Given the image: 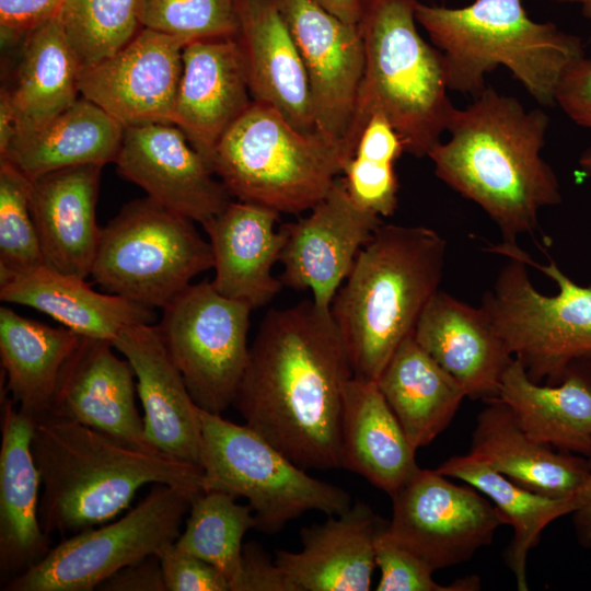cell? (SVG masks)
Segmentation results:
<instances>
[{"label":"cell","instance_id":"obj_6","mask_svg":"<svg viewBox=\"0 0 591 591\" xmlns=\"http://www.w3.org/2000/svg\"><path fill=\"white\" fill-rule=\"evenodd\" d=\"M418 0H364L358 24L364 70L345 139L348 154L374 113L399 134L405 152L421 158L441 141L455 109L441 53L417 30Z\"/></svg>","mask_w":591,"mask_h":591},{"label":"cell","instance_id":"obj_50","mask_svg":"<svg viewBox=\"0 0 591 591\" xmlns=\"http://www.w3.org/2000/svg\"><path fill=\"white\" fill-rule=\"evenodd\" d=\"M554 1L580 4L583 16L591 23V0H554Z\"/></svg>","mask_w":591,"mask_h":591},{"label":"cell","instance_id":"obj_36","mask_svg":"<svg viewBox=\"0 0 591 591\" xmlns=\"http://www.w3.org/2000/svg\"><path fill=\"white\" fill-rule=\"evenodd\" d=\"M253 528L256 519L248 505L223 491L204 490L193 497L175 545L215 566L231 587L240 570L243 537Z\"/></svg>","mask_w":591,"mask_h":591},{"label":"cell","instance_id":"obj_22","mask_svg":"<svg viewBox=\"0 0 591 591\" xmlns=\"http://www.w3.org/2000/svg\"><path fill=\"white\" fill-rule=\"evenodd\" d=\"M414 337L459 382L466 397L485 403L498 398L513 357L480 306L439 290L420 315Z\"/></svg>","mask_w":591,"mask_h":591},{"label":"cell","instance_id":"obj_35","mask_svg":"<svg viewBox=\"0 0 591 591\" xmlns=\"http://www.w3.org/2000/svg\"><path fill=\"white\" fill-rule=\"evenodd\" d=\"M81 70L58 15L27 36L15 84L3 91L16 137L39 128L78 100Z\"/></svg>","mask_w":591,"mask_h":591},{"label":"cell","instance_id":"obj_8","mask_svg":"<svg viewBox=\"0 0 591 591\" xmlns=\"http://www.w3.org/2000/svg\"><path fill=\"white\" fill-rule=\"evenodd\" d=\"M349 159L341 144L253 101L220 139L211 169L237 200L301 213L327 196Z\"/></svg>","mask_w":591,"mask_h":591},{"label":"cell","instance_id":"obj_38","mask_svg":"<svg viewBox=\"0 0 591 591\" xmlns=\"http://www.w3.org/2000/svg\"><path fill=\"white\" fill-rule=\"evenodd\" d=\"M138 18L142 27L187 44L239 32L236 0H140Z\"/></svg>","mask_w":591,"mask_h":591},{"label":"cell","instance_id":"obj_19","mask_svg":"<svg viewBox=\"0 0 591 591\" xmlns=\"http://www.w3.org/2000/svg\"><path fill=\"white\" fill-rule=\"evenodd\" d=\"M173 124L211 167L217 144L252 104L241 45L233 37L198 39L183 48Z\"/></svg>","mask_w":591,"mask_h":591},{"label":"cell","instance_id":"obj_46","mask_svg":"<svg viewBox=\"0 0 591 591\" xmlns=\"http://www.w3.org/2000/svg\"><path fill=\"white\" fill-rule=\"evenodd\" d=\"M104 591H166L157 555L132 563L104 580L97 588Z\"/></svg>","mask_w":591,"mask_h":591},{"label":"cell","instance_id":"obj_3","mask_svg":"<svg viewBox=\"0 0 591 591\" xmlns=\"http://www.w3.org/2000/svg\"><path fill=\"white\" fill-rule=\"evenodd\" d=\"M32 449L42 478L39 519L49 536L114 520L148 484L204 491L200 466L51 414L35 420Z\"/></svg>","mask_w":591,"mask_h":591},{"label":"cell","instance_id":"obj_18","mask_svg":"<svg viewBox=\"0 0 591 591\" xmlns=\"http://www.w3.org/2000/svg\"><path fill=\"white\" fill-rule=\"evenodd\" d=\"M113 348L108 340L81 336L60 372L49 414L105 432L127 445L158 452L146 438L136 406L132 368Z\"/></svg>","mask_w":591,"mask_h":591},{"label":"cell","instance_id":"obj_25","mask_svg":"<svg viewBox=\"0 0 591 591\" xmlns=\"http://www.w3.org/2000/svg\"><path fill=\"white\" fill-rule=\"evenodd\" d=\"M236 11L253 101L274 106L299 130L317 131L305 67L277 0H236Z\"/></svg>","mask_w":591,"mask_h":591},{"label":"cell","instance_id":"obj_43","mask_svg":"<svg viewBox=\"0 0 591 591\" xmlns=\"http://www.w3.org/2000/svg\"><path fill=\"white\" fill-rule=\"evenodd\" d=\"M231 591H296L294 586L255 541L243 545L239 573Z\"/></svg>","mask_w":591,"mask_h":591},{"label":"cell","instance_id":"obj_47","mask_svg":"<svg viewBox=\"0 0 591 591\" xmlns=\"http://www.w3.org/2000/svg\"><path fill=\"white\" fill-rule=\"evenodd\" d=\"M580 505L572 513L577 537L581 545L591 547V474L578 493Z\"/></svg>","mask_w":591,"mask_h":591},{"label":"cell","instance_id":"obj_21","mask_svg":"<svg viewBox=\"0 0 591 591\" xmlns=\"http://www.w3.org/2000/svg\"><path fill=\"white\" fill-rule=\"evenodd\" d=\"M0 571L4 583L40 561L50 538L40 524L42 478L32 449L35 420L1 398Z\"/></svg>","mask_w":591,"mask_h":591},{"label":"cell","instance_id":"obj_41","mask_svg":"<svg viewBox=\"0 0 591 591\" xmlns=\"http://www.w3.org/2000/svg\"><path fill=\"white\" fill-rule=\"evenodd\" d=\"M397 160L382 154L355 152L346 162L341 177L351 200L361 209L382 217L397 207Z\"/></svg>","mask_w":591,"mask_h":591},{"label":"cell","instance_id":"obj_16","mask_svg":"<svg viewBox=\"0 0 591 591\" xmlns=\"http://www.w3.org/2000/svg\"><path fill=\"white\" fill-rule=\"evenodd\" d=\"M186 44L143 27L115 54L81 70L80 93L125 128L173 124Z\"/></svg>","mask_w":591,"mask_h":591},{"label":"cell","instance_id":"obj_26","mask_svg":"<svg viewBox=\"0 0 591 591\" xmlns=\"http://www.w3.org/2000/svg\"><path fill=\"white\" fill-rule=\"evenodd\" d=\"M102 167L78 165L30 179L45 264L84 279L91 275L102 235L95 213Z\"/></svg>","mask_w":591,"mask_h":591},{"label":"cell","instance_id":"obj_45","mask_svg":"<svg viewBox=\"0 0 591 591\" xmlns=\"http://www.w3.org/2000/svg\"><path fill=\"white\" fill-rule=\"evenodd\" d=\"M555 104L577 125L591 128V57L577 60L565 73Z\"/></svg>","mask_w":591,"mask_h":591},{"label":"cell","instance_id":"obj_44","mask_svg":"<svg viewBox=\"0 0 591 591\" xmlns=\"http://www.w3.org/2000/svg\"><path fill=\"white\" fill-rule=\"evenodd\" d=\"M66 0H0L1 38L12 42L28 36L58 15Z\"/></svg>","mask_w":591,"mask_h":591},{"label":"cell","instance_id":"obj_7","mask_svg":"<svg viewBox=\"0 0 591 591\" xmlns=\"http://www.w3.org/2000/svg\"><path fill=\"white\" fill-rule=\"evenodd\" d=\"M488 251L511 260L480 308L533 382L558 383L573 361L591 358V283H576L553 259L536 263L517 243Z\"/></svg>","mask_w":591,"mask_h":591},{"label":"cell","instance_id":"obj_40","mask_svg":"<svg viewBox=\"0 0 591 591\" xmlns=\"http://www.w3.org/2000/svg\"><path fill=\"white\" fill-rule=\"evenodd\" d=\"M387 523V522H386ZM380 530L374 543L375 566L380 570L378 591H474L480 589L477 577L457 579L440 584L432 578L434 572L422 559L392 540Z\"/></svg>","mask_w":591,"mask_h":591},{"label":"cell","instance_id":"obj_11","mask_svg":"<svg viewBox=\"0 0 591 591\" xmlns=\"http://www.w3.org/2000/svg\"><path fill=\"white\" fill-rule=\"evenodd\" d=\"M195 495L155 484L121 518L68 536L36 565L4 583L2 590H95L119 569L175 542Z\"/></svg>","mask_w":591,"mask_h":591},{"label":"cell","instance_id":"obj_4","mask_svg":"<svg viewBox=\"0 0 591 591\" xmlns=\"http://www.w3.org/2000/svg\"><path fill=\"white\" fill-rule=\"evenodd\" d=\"M447 242L422 225L381 224L331 305L355 378L375 381L439 291Z\"/></svg>","mask_w":591,"mask_h":591},{"label":"cell","instance_id":"obj_48","mask_svg":"<svg viewBox=\"0 0 591 591\" xmlns=\"http://www.w3.org/2000/svg\"><path fill=\"white\" fill-rule=\"evenodd\" d=\"M323 9L346 23L358 25L364 0H313Z\"/></svg>","mask_w":591,"mask_h":591},{"label":"cell","instance_id":"obj_37","mask_svg":"<svg viewBox=\"0 0 591 591\" xmlns=\"http://www.w3.org/2000/svg\"><path fill=\"white\" fill-rule=\"evenodd\" d=\"M140 0H66L58 13L81 69L123 48L138 33Z\"/></svg>","mask_w":591,"mask_h":591},{"label":"cell","instance_id":"obj_30","mask_svg":"<svg viewBox=\"0 0 591 591\" xmlns=\"http://www.w3.org/2000/svg\"><path fill=\"white\" fill-rule=\"evenodd\" d=\"M415 454L376 382L352 376L344 395L343 467L392 497L420 470Z\"/></svg>","mask_w":591,"mask_h":591},{"label":"cell","instance_id":"obj_14","mask_svg":"<svg viewBox=\"0 0 591 591\" xmlns=\"http://www.w3.org/2000/svg\"><path fill=\"white\" fill-rule=\"evenodd\" d=\"M277 3L305 67L315 128L346 150L364 70L359 26L344 22L313 0Z\"/></svg>","mask_w":591,"mask_h":591},{"label":"cell","instance_id":"obj_1","mask_svg":"<svg viewBox=\"0 0 591 591\" xmlns=\"http://www.w3.org/2000/svg\"><path fill=\"white\" fill-rule=\"evenodd\" d=\"M352 376L331 311L303 300L266 313L233 404L245 425L297 465L338 468L344 395Z\"/></svg>","mask_w":591,"mask_h":591},{"label":"cell","instance_id":"obj_20","mask_svg":"<svg viewBox=\"0 0 591 591\" xmlns=\"http://www.w3.org/2000/svg\"><path fill=\"white\" fill-rule=\"evenodd\" d=\"M112 344L132 368L148 442L166 456L200 466L199 407L170 356L158 325L128 326Z\"/></svg>","mask_w":591,"mask_h":591},{"label":"cell","instance_id":"obj_10","mask_svg":"<svg viewBox=\"0 0 591 591\" xmlns=\"http://www.w3.org/2000/svg\"><path fill=\"white\" fill-rule=\"evenodd\" d=\"M193 222L149 197L129 202L102 228L91 276L112 294L163 309L213 266Z\"/></svg>","mask_w":591,"mask_h":591},{"label":"cell","instance_id":"obj_12","mask_svg":"<svg viewBox=\"0 0 591 591\" xmlns=\"http://www.w3.org/2000/svg\"><path fill=\"white\" fill-rule=\"evenodd\" d=\"M252 310L211 281L190 283L163 308L157 325L199 408L221 414L233 404L248 361Z\"/></svg>","mask_w":591,"mask_h":591},{"label":"cell","instance_id":"obj_51","mask_svg":"<svg viewBox=\"0 0 591 591\" xmlns=\"http://www.w3.org/2000/svg\"><path fill=\"white\" fill-rule=\"evenodd\" d=\"M579 166L584 174L591 176V148L581 154L579 159Z\"/></svg>","mask_w":591,"mask_h":591},{"label":"cell","instance_id":"obj_32","mask_svg":"<svg viewBox=\"0 0 591 591\" xmlns=\"http://www.w3.org/2000/svg\"><path fill=\"white\" fill-rule=\"evenodd\" d=\"M376 384L417 451L443 432L463 399V387L415 339L403 340Z\"/></svg>","mask_w":591,"mask_h":591},{"label":"cell","instance_id":"obj_23","mask_svg":"<svg viewBox=\"0 0 591 591\" xmlns=\"http://www.w3.org/2000/svg\"><path fill=\"white\" fill-rule=\"evenodd\" d=\"M386 524L364 502L300 532L302 548L278 551L275 561L296 591H368L375 566L374 543Z\"/></svg>","mask_w":591,"mask_h":591},{"label":"cell","instance_id":"obj_31","mask_svg":"<svg viewBox=\"0 0 591 591\" xmlns=\"http://www.w3.org/2000/svg\"><path fill=\"white\" fill-rule=\"evenodd\" d=\"M125 127L85 97L37 129L20 135L0 157L28 179L85 164L115 162Z\"/></svg>","mask_w":591,"mask_h":591},{"label":"cell","instance_id":"obj_39","mask_svg":"<svg viewBox=\"0 0 591 591\" xmlns=\"http://www.w3.org/2000/svg\"><path fill=\"white\" fill-rule=\"evenodd\" d=\"M31 181L0 160V268L21 269L45 264L34 222Z\"/></svg>","mask_w":591,"mask_h":591},{"label":"cell","instance_id":"obj_27","mask_svg":"<svg viewBox=\"0 0 591 591\" xmlns=\"http://www.w3.org/2000/svg\"><path fill=\"white\" fill-rule=\"evenodd\" d=\"M0 300L40 311L82 337L111 343L121 329L157 320L153 308L97 292L84 278L46 264L0 268Z\"/></svg>","mask_w":591,"mask_h":591},{"label":"cell","instance_id":"obj_9","mask_svg":"<svg viewBox=\"0 0 591 591\" xmlns=\"http://www.w3.org/2000/svg\"><path fill=\"white\" fill-rule=\"evenodd\" d=\"M204 490L247 500L257 530L275 534L308 511L338 515L351 506L343 488L309 475L247 425L199 408Z\"/></svg>","mask_w":591,"mask_h":591},{"label":"cell","instance_id":"obj_28","mask_svg":"<svg viewBox=\"0 0 591 591\" xmlns=\"http://www.w3.org/2000/svg\"><path fill=\"white\" fill-rule=\"evenodd\" d=\"M498 398L536 441L584 457L591 452V358L573 361L558 383L545 385L513 358Z\"/></svg>","mask_w":591,"mask_h":591},{"label":"cell","instance_id":"obj_34","mask_svg":"<svg viewBox=\"0 0 591 591\" xmlns=\"http://www.w3.org/2000/svg\"><path fill=\"white\" fill-rule=\"evenodd\" d=\"M436 470L476 488L493 502L503 524L511 525L513 536L505 553V560L514 576L517 589L526 591L530 551L538 544L542 532L549 523L579 508V496L549 497L529 490L471 452L452 456Z\"/></svg>","mask_w":591,"mask_h":591},{"label":"cell","instance_id":"obj_13","mask_svg":"<svg viewBox=\"0 0 591 591\" xmlns=\"http://www.w3.org/2000/svg\"><path fill=\"white\" fill-rule=\"evenodd\" d=\"M391 498L386 533L433 571L471 559L503 524L486 496L437 470L420 468Z\"/></svg>","mask_w":591,"mask_h":591},{"label":"cell","instance_id":"obj_17","mask_svg":"<svg viewBox=\"0 0 591 591\" xmlns=\"http://www.w3.org/2000/svg\"><path fill=\"white\" fill-rule=\"evenodd\" d=\"M115 163L119 174L149 198L200 224L232 200L205 158L174 124L125 128Z\"/></svg>","mask_w":591,"mask_h":591},{"label":"cell","instance_id":"obj_33","mask_svg":"<svg viewBox=\"0 0 591 591\" xmlns=\"http://www.w3.org/2000/svg\"><path fill=\"white\" fill-rule=\"evenodd\" d=\"M81 336L0 308V359L7 391L19 409L37 420L49 414L60 372Z\"/></svg>","mask_w":591,"mask_h":591},{"label":"cell","instance_id":"obj_42","mask_svg":"<svg viewBox=\"0 0 591 591\" xmlns=\"http://www.w3.org/2000/svg\"><path fill=\"white\" fill-rule=\"evenodd\" d=\"M159 558L166 591H231L227 577L206 560L179 549L162 547Z\"/></svg>","mask_w":591,"mask_h":591},{"label":"cell","instance_id":"obj_2","mask_svg":"<svg viewBox=\"0 0 591 591\" xmlns=\"http://www.w3.org/2000/svg\"><path fill=\"white\" fill-rule=\"evenodd\" d=\"M548 124L543 111L525 109L486 86L468 106L454 109L449 139L427 155L437 177L494 220L503 243L533 234L540 210L561 201L557 176L541 153Z\"/></svg>","mask_w":591,"mask_h":591},{"label":"cell","instance_id":"obj_15","mask_svg":"<svg viewBox=\"0 0 591 591\" xmlns=\"http://www.w3.org/2000/svg\"><path fill=\"white\" fill-rule=\"evenodd\" d=\"M381 224L379 216L351 200L339 176L309 216L280 227L285 235L279 257L282 286L310 290L315 305L331 311L358 253Z\"/></svg>","mask_w":591,"mask_h":591},{"label":"cell","instance_id":"obj_49","mask_svg":"<svg viewBox=\"0 0 591 591\" xmlns=\"http://www.w3.org/2000/svg\"><path fill=\"white\" fill-rule=\"evenodd\" d=\"M16 137V124L4 92L0 96V157Z\"/></svg>","mask_w":591,"mask_h":591},{"label":"cell","instance_id":"obj_52","mask_svg":"<svg viewBox=\"0 0 591 591\" xmlns=\"http://www.w3.org/2000/svg\"><path fill=\"white\" fill-rule=\"evenodd\" d=\"M587 462H588V466L591 471V452L589 453V455L587 456Z\"/></svg>","mask_w":591,"mask_h":591},{"label":"cell","instance_id":"obj_5","mask_svg":"<svg viewBox=\"0 0 591 591\" xmlns=\"http://www.w3.org/2000/svg\"><path fill=\"white\" fill-rule=\"evenodd\" d=\"M416 20L441 53L449 90L477 96L503 66L542 105H554L567 70L584 56L580 37L529 18L521 0H475L463 8L418 1Z\"/></svg>","mask_w":591,"mask_h":591},{"label":"cell","instance_id":"obj_29","mask_svg":"<svg viewBox=\"0 0 591 591\" xmlns=\"http://www.w3.org/2000/svg\"><path fill=\"white\" fill-rule=\"evenodd\" d=\"M470 452L513 483L549 497L578 495L591 474L587 457L530 437L499 398L478 413Z\"/></svg>","mask_w":591,"mask_h":591},{"label":"cell","instance_id":"obj_24","mask_svg":"<svg viewBox=\"0 0 591 591\" xmlns=\"http://www.w3.org/2000/svg\"><path fill=\"white\" fill-rule=\"evenodd\" d=\"M279 212L242 200H231L201 224L212 252L213 287L252 309L269 303L282 283L273 274L285 242L275 229Z\"/></svg>","mask_w":591,"mask_h":591}]
</instances>
